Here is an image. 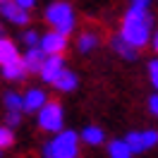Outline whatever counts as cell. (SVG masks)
<instances>
[{
	"label": "cell",
	"mask_w": 158,
	"mask_h": 158,
	"mask_svg": "<svg viewBox=\"0 0 158 158\" xmlns=\"http://www.w3.org/2000/svg\"><path fill=\"white\" fill-rule=\"evenodd\" d=\"M148 110H151L153 115H158V91L151 96V98H148Z\"/></svg>",
	"instance_id": "cb8c5ba5"
},
{
	"label": "cell",
	"mask_w": 158,
	"mask_h": 158,
	"mask_svg": "<svg viewBox=\"0 0 158 158\" xmlns=\"http://www.w3.org/2000/svg\"><path fill=\"white\" fill-rule=\"evenodd\" d=\"M22 41H24V46H27V48H39L41 34H39V31H34V29H27L24 34H22Z\"/></svg>",
	"instance_id": "d6986e66"
},
{
	"label": "cell",
	"mask_w": 158,
	"mask_h": 158,
	"mask_svg": "<svg viewBox=\"0 0 158 158\" xmlns=\"http://www.w3.org/2000/svg\"><path fill=\"white\" fill-rule=\"evenodd\" d=\"M15 2H17V5H19V7H24V10H31V7H34V2H36V0H15Z\"/></svg>",
	"instance_id": "d4e9b609"
},
{
	"label": "cell",
	"mask_w": 158,
	"mask_h": 158,
	"mask_svg": "<svg viewBox=\"0 0 158 158\" xmlns=\"http://www.w3.org/2000/svg\"><path fill=\"white\" fill-rule=\"evenodd\" d=\"M48 103V94L43 89H29L24 94V110L27 113H39Z\"/></svg>",
	"instance_id": "30bf717a"
},
{
	"label": "cell",
	"mask_w": 158,
	"mask_h": 158,
	"mask_svg": "<svg viewBox=\"0 0 158 158\" xmlns=\"http://www.w3.org/2000/svg\"><path fill=\"white\" fill-rule=\"evenodd\" d=\"M148 5H151V0H132L129 7H134V10H148Z\"/></svg>",
	"instance_id": "603a6c76"
},
{
	"label": "cell",
	"mask_w": 158,
	"mask_h": 158,
	"mask_svg": "<svg viewBox=\"0 0 158 158\" xmlns=\"http://www.w3.org/2000/svg\"><path fill=\"white\" fill-rule=\"evenodd\" d=\"M79 134L72 129H62L41 148L43 158H79Z\"/></svg>",
	"instance_id": "7a4b0ae2"
},
{
	"label": "cell",
	"mask_w": 158,
	"mask_h": 158,
	"mask_svg": "<svg viewBox=\"0 0 158 158\" xmlns=\"http://www.w3.org/2000/svg\"><path fill=\"white\" fill-rule=\"evenodd\" d=\"M148 79H151V84H153L156 91H158V60H151V62H148Z\"/></svg>",
	"instance_id": "44dd1931"
},
{
	"label": "cell",
	"mask_w": 158,
	"mask_h": 158,
	"mask_svg": "<svg viewBox=\"0 0 158 158\" xmlns=\"http://www.w3.org/2000/svg\"><path fill=\"white\" fill-rule=\"evenodd\" d=\"M153 17L148 10H134L129 7L122 17V27H120V34L125 36V41H129L134 48H144L146 43H151V36H153Z\"/></svg>",
	"instance_id": "6da1fadb"
},
{
	"label": "cell",
	"mask_w": 158,
	"mask_h": 158,
	"mask_svg": "<svg viewBox=\"0 0 158 158\" xmlns=\"http://www.w3.org/2000/svg\"><path fill=\"white\" fill-rule=\"evenodd\" d=\"M15 144V134H12V127H0V151H5L7 146Z\"/></svg>",
	"instance_id": "ffe728a7"
},
{
	"label": "cell",
	"mask_w": 158,
	"mask_h": 158,
	"mask_svg": "<svg viewBox=\"0 0 158 158\" xmlns=\"http://www.w3.org/2000/svg\"><path fill=\"white\" fill-rule=\"evenodd\" d=\"M0 2H5V0H0Z\"/></svg>",
	"instance_id": "83f0119b"
},
{
	"label": "cell",
	"mask_w": 158,
	"mask_h": 158,
	"mask_svg": "<svg viewBox=\"0 0 158 158\" xmlns=\"http://www.w3.org/2000/svg\"><path fill=\"white\" fill-rule=\"evenodd\" d=\"M36 122H39V127L43 129V132H53V134L62 132V122H65L62 106L55 103V101H48V103L36 113Z\"/></svg>",
	"instance_id": "277c9868"
},
{
	"label": "cell",
	"mask_w": 158,
	"mask_h": 158,
	"mask_svg": "<svg viewBox=\"0 0 158 158\" xmlns=\"http://www.w3.org/2000/svg\"><path fill=\"white\" fill-rule=\"evenodd\" d=\"M19 113H5V122H7V127H15V125H19Z\"/></svg>",
	"instance_id": "7402d4cb"
},
{
	"label": "cell",
	"mask_w": 158,
	"mask_h": 158,
	"mask_svg": "<svg viewBox=\"0 0 158 158\" xmlns=\"http://www.w3.org/2000/svg\"><path fill=\"white\" fill-rule=\"evenodd\" d=\"M125 141L129 144V148L134 153H144L148 148H153L158 144V132L156 129H139V132H129Z\"/></svg>",
	"instance_id": "5b68a950"
},
{
	"label": "cell",
	"mask_w": 158,
	"mask_h": 158,
	"mask_svg": "<svg viewBox=\"0 0 158 158\" xmlns=\"http://www.w3.org/2000/svg\"><path fill=\"white\" fill-rule=\"evenodd\" d=\"M110 48H113V53H118L122 60H137L139 50L129 43V41H125V36L122 34H115V36H110Z\"/></svg>",
	"instance_id": "9c48e42d"
},
{
	"label": "cell",
	"mask_w": 158,
	"mask_h": 158,
	"mask_svg": "<svg viewBox=\"0 0 158 158\" xmlns=\"http://www.w3.org/2000/svg\"><path fill=\"white\" fill-rule=\"evenodd\" d=\"M98 43H101L98 31H81V34L77 36V50L81 53V55L96 50V48H98Z\"/></svg>",
	"instance_id": "8fae6325"
},
{
	"label": "cell",
	"mask_w": 158,
	"mask_h": 158,
	"mask_svg": "<svg viewBox=\"0 0 158 158\" xmlns=\"http://www.w3.org/2000/svg\"><path fill=\"white\" fill-rule=\"evenodd\" d=\"M2 103H5V113H27L24 110V94H17V91H7L2 96Z\"/></svg>",
	"instance_id": "9a60e30c"
},
{
	"label": "cell",
	"mask_w": 158,
	"mask_h": 158,
	"mask_svg": "<svg viewBox=\"0 0 158 158\" xmlns=\"http://www.w3.org/2000/svg\"><path fill=\"white\" fill-rule=\"evenodd\" d=\"M17 60H22L19 53H17V46H15L10 39H0V67L12 65V62H17Z\"/></svg>",
	"instance_id": "4fadbf2b"
},
{
	"label": "cell",
	"mask_w": 158,
	"mask_h": 158,
	"mask_svg": "<svg viewBox=\"0 0 158 158\" xmlns=\"http://www.w3.org/2000/svg\"><path fill=\"white\" fill-rule=\"evenodd\" d=\"M46 22H48L53 31H60V34H72L74 31V10L69 7L67 2H50L48 7H46Z\"/></svg>",
	"instance_id": "3957f363"
},
{
	"label": "cell",
	"mask_w": 158,
	"mask_h": 158,
	"mask_svg": "<svg viewBox=\"0 0 158 158\" xmlns=\"http://www.w3.org/2000/svg\"><path fill=\"white\" fill-rule=\"evenodd\" d=\"M65 69H67V67H65L62 55H48L39 74H41V79H43L46 84H55V81H58V77L65 72Z\"/></svg>",
	"instance_id": "ba28073f"
},
{
	"label": "cell",
	"mask_w": 158,
	"mask_h": 158,
	"mask_svg": "<svg viewBox=\"0 0 158 158\" xmlns=\"http://www.w3.org/2000/svg\"><path fill=\"white\" fill-rule=\"evenodd\" d=\"M0 39H5V29H2V24H0Z\"/></svg>",
	"instance_id": "4316f807"
},
{
	"label": "cell",
	"mask_w": 158,
	"mask_h": 158,
	"mask_svg": "<svg viewBox=\"0 0 158 158\" xmlns=\"http://www.w3.org/2000/svg\"><path fill=\"white\" fill-rule=\"evenodd\" d=\"M39 48L46 53V55H62L65 48H67V36L60 34V31H48L41 36Z\"/></svg>",
	"instance_id": "8992f818"
},
{
	"label": "cell",
	"mask_w": 158,
	"mask_h": 158,
	"mask_svg": "<svg viewBox=\"0 0 158 158\" xmlns=\"http://www.w3.org/2000/svg\"><path fill=\"white\" fill-rule=\"evenodd\" d=\"M108 156L110 158H132L134 156V151L129 148V144L125 139H113L108 144Z\"/></svg>",
	"instance_id": "ac0fdd59"
},
{
	"label": "cell",
	"mask_w": 158,
	"mask_h": 158,
	"mask_svg": "<svg viewBox=\"0 0 158 158\" xmlns=\"http://www.w3.org/2000/svg\"><path fill=\"white\" fill-rule=\"evenodd\" d=\"M0 17H2V19H7L10 24L24 27V24L29 22V10L19 7L15 0H5V2H0Z\"/></svg>",
	"instance_id": "52a82bcc"
},
{
	"label": "cell",
	"mask_w": 158,
	"mask_h": 158,
	"mask_svg": "<svg viewBox=\"0 0 158 158\" xmlns=\"http://www.w3.org/2000/svg\"><path fill=\"white\" fill-rule=\"evenodd\" d=\"M77 84H79V79H77V74L72 72V69H65L62 74L58 77V81L53 84L58 91H62V94H69V91H74L77 89Z\"/></svg>",
	"instance_id": "e0dca14e"
},
{
	"label": "cell",
	"mask_w": 158,
	"mask_h": 158,
	"mask_svg": "<svg viewBox=\"0 0 158 158\" xmlns=\"http://www.w3.org/2000/svg\"><path fill=\"white\" fill-rule=\"evenodd\" d=\"M27 74H29V69H27V65H24V60H17V62L2 67V77L10 79V81H22Z\"/></svg>",
	"instance_id": "2e32d148"
},
{
	"label": "cell",
	"mask_w": 158,
	"mask_h": 158,
	"mask_svg": "<svg viewBox=\"0 0 158 158\" xmlns=\"http://www.w3.org/2000/svg\"><path fill=\"white\" fill-rule=\"evenodd\" d=\"M151 48H153V50L158 53V29L153 31V36H151Z\"/></svg>",
	"instance_id": "484cf974"
},
{
	"label": "cell",
	"mask_w": 158,
	"mask_h": 158,
	"mask_svg": "<svg viewBox=\"0 0 158 158\" xmlns=\"http://www.w3.org/2000/svg\"><path fill=\"white\" fill-rule=\"evenodd\" d=\"M81 141L84 144H89V146H98V144H103L106 141V132L101 127H96V125H86V127L81 129Z\"/></svg>",
	"instance_id": "5bb4252c"
},
{
	"label": "cell",
	"mask_w": 158,
	"mask_h": 158,
	"mask_svg": "<svg viewBox=\"0 0 158 158\" xmlns=\"http://www.w3.org/2000/svg\"><path fill=\"white\" fill-rule=\"evenodd\" d=\"M46 53L41 48H27V53H24V65H27V69L29 72H41V67H43V62H46Z\"/></svg>",
	"instance_id": "7c38bea8"
}]
</instances>
